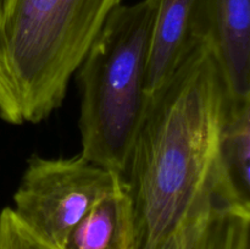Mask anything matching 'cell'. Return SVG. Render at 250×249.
<instances>
[{"mask_svg": "<svg viewBox=\"0 0 250 249\" xmlns=\"http://www.w3.org/2000/svg\"><path fill=\"white\" fill-rule=\"evenodd\" d=\"M199 210H195L186 216L159 249H193Z\"/></svg>", "mask_w": 250, "mask_h": 249, "instance_id": "cell-11", "label": "cell"}, {"mask_svg": "<svg viewBox=\"0 0 250 249\" xmlns=\"http://www.w3.org/2000/svg\"><path fill=\"white\" fill-rule=\"evenodd\" d=\"M193 249H250V208L212 204L200 209Z\"/></svg>", "mask_w": 250, "mask_h": 249, "instance_id": "cell-9", "label": "cell"}, {"mask_svg": "<svg viewBox=\"0 0 250 249\" xmlns=\"http://www.w3.org/2000/svg\"><path fill=\"white\" fill-rule=\"evenodd\" d=\"M156 0L120 4L109 15L82 62L77 81L81 153L124 175L148 107L146 63Z\"/></svg>", "mask_w": 250, "mask_h": 249, "instance_id": "cell-3", "label": "cell"}, {"mask_svg": "<svg viewBox=\"0 0 250 249\" xmlns=\"http://www.w3.org/2000/svg\"><path fill=\"white\" fill-rule=\"evenodd\" d=\"M220 175L231 204L250 208V95L231 97L220 144Z\"/></svg>", "mask_w": 250, "mask_h": 249, "instance_id": "cell-8", "label": "cell"}, {"mask_svg": "<svg viewBox=\"0 0 250 249\" xmlns=\"http://www.w3.org/2000/svg\"><path fill=\"white\" fill-rule=\"evenodd\" d=\"M122 178L82 154L70 158L33 154L10 208L32 233L62 249L73 227Z\"/></svg>", "mask_w": 250, "mask_h": 249, "instance_id": "cell-4", "label": "cell"}, {"mask_svg": "<svg viewBox=\"0 0 250 249\" xmlns=\"http://www.w3.org/2000/svg\"><path fill=\"white\" fill-rule=\"evenodd\" d=\"M208 0H156L146 63L148 98L165 87L202 42H207Z\"/></svg>", "mask_w": 250, "mask_h": 249, "instance_id": "cell-5", "label": "cell"}, {"mask_svg": "<svg viewBox=\"0 0 250 249\" xmlns=\"http://www.w3.org/2000/svg\"><path fill=\"white\" fill-rule=\"evenodd\" d=\"M229 103L231 93L208 42L149 99L122 175L136 215L137 249H159L200 208L233 205L219 164Z\"/></svg>", "mask_w": 250, "mask_h": 249, "instance_id": "cell-1", "label": "cell"}, {"mask_svg": "<svg viewBox=\"0 0 250 249\" xmlns=\"http://www.w3.org/2000/svg\"><path fill=\"white\" fill-rule=\"evenodd\" d=\"M62 249H137L136 215L124 178L73 227Z\"/></svg>", "mask_w": 250, "mask_h": 249, "instance_id": "cell-7", "label": "cell"}, {"mask_svg": "<svg viewBox=\"0 0 250 249\" xmlns=\"http://www.w3.org/2000/svg\"><path fill=\"white\" fill-rule=\"evenodd\" d=\"M120 4L122 0H0V119L16 126L49 119Z\"/></svg>", "mask_w": 250, "mask_h": 249, "instance_id": "cell-2", "label": "cell"}, {"mask_svg": "<svg viewBox=\"0 0 250 249\" xmlns=\"http://www.w3.org/2000/svg\"><path fill=\"white\" fill-rule=\"evenodd\" d=\"M207 42L231 97L250 95V0H208Z\"/></svg>", "mask_w": 250, "mask_h": 249, "instance_id": "cell-6", "label": "cell"}, {"mask_svg": "<svg viewBox=\"0 0 250 249\" xmlns=\"http://www.w3.org/2000/svg\"><path fill=\"white\" fill-rule=\"evenodd\" d=\"M0 249H56L32 233L10 207L0 211Z\"/></svg>", "mask_w": 250, "mask_h": 249, "instance_id": "cell-10", "label": "cell"}]
</instances>
